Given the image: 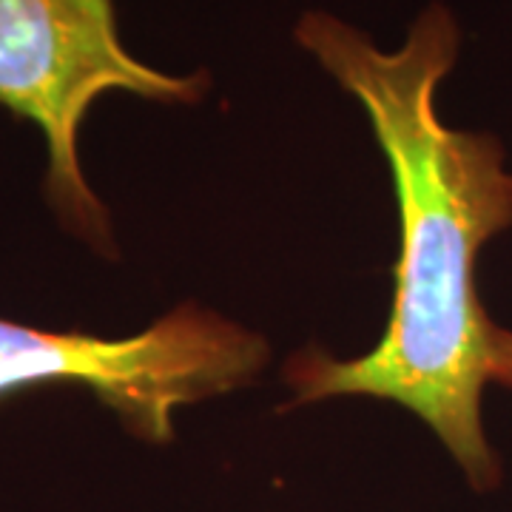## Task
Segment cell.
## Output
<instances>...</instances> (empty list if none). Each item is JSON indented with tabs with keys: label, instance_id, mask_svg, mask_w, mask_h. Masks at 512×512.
<instances>
[{
	"label": "cell",
	"instance_id": "1",
	"mask_svg": "<svg viewBox=\"0 0 512 512\" xmlns=\"http://www.w3.org/2000/svg\"><path fill=\"white\" fill-rule=\"evenodd\" d=\"M293 37L362 103L402 222L393 311L379 345L342 362L299 350L285 367L293 404L330 396L402 404L439 436L473 490H495L501 461L481 421L495 322L481 305L478 259L512 225V174L493 134L444 126L436 109L458 60L456 18L430 3L393 52L328 12H305Z\"/></svg>",
	"mask_w": 512,
	"mask_h": 512
},
{
	"label": "cell",
	"instance_id": "2",
	"mask_svg": "<svg viewBox=\"0 0 512 512\" xmlns=\"http://www.w3.org/2000/svg\"><path fill=\"white\" fill-rule=\"evenodd\" d=\"M208 89V72L168 74L131 55L117 29V0H0V109L43 134V194L66 231L100 254H114L109 211L77 154L92 106L111 92L194 106Z\"/></svg>",
	"mask_w": 512,
	"mask_h": 512
},
{
	"label": "cell",
	"instance_id": "3",
	"mask_svg": "<svg viewBox=\"0 0 512 512\" xmlns=\"http://www.w3.org/2000/svg\"><path fill=\"white\" fill-rule=\"evenodd\" d=\"M268 362V342L185 302L137 336L40 330L0 316V402L37 387L77 384L111 407L137 439H174V410L231 393Z\"/></svg>",
	"mask_w": 512,
	"mask_h": 512
},
{
	"label": "cell",
	"instance_id": "4",
	"mask_svg": "<svg viewBox=\"0 0 512 512\" xmlns=\"http://www.w3.org/2000/svg\"><path fill=\"white\" fill-rule=\"evenodd\" d=\"M490 382L512 387V330L498 325L490 339Z\"/></svg>",
	"mask_w": 512,
	"mask_h": 512
}]
</instances>
